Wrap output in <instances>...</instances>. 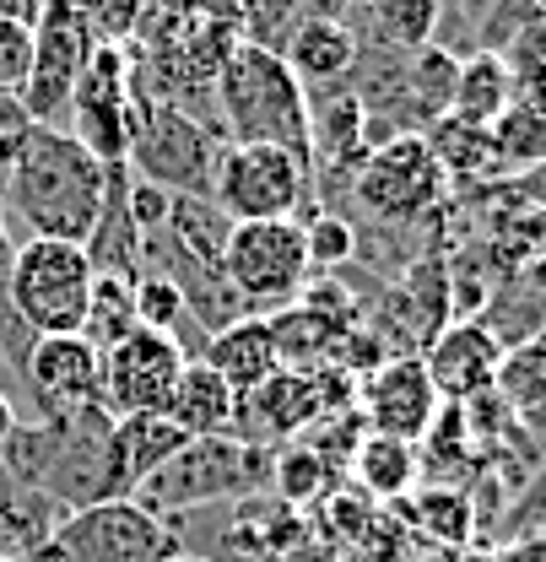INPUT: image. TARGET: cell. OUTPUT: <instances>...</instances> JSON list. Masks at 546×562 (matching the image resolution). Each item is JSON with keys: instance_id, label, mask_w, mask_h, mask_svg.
Listing matches in <instances>:
<instances>
[{"instance_id": "obj_1", "label": "cell", "mask_w": 546, "mask_h": 562, "mask_svg": "<svg viewBox=\"0 0 546 562\" xmlns=\"http://www.w3.org/2000/svg\"><path fill=\"white\" fill-rule=\"evenodd\" d=\"M103 190H109V168L70 131L27 125L0 179V222L22 227L27 238L87 244L103 211Z\"/></svg>"}, {"instance_id": "obj_2", "label": "cell", "mask_w": 546, "mask_h": 562, "mask_svg": "<svg viewBox=\"0 0 546 562\" xmlns=\"http://www.w3.org/2000/svg\"><path fill=\"white\" fill-rule=\"evenodd\" d=\"M216 103H222V140L233 146H281L292 157H309V87L281 66L271 44L244 38L216 66Z\"/></svg>"}, {"instance_id": "obj_3", "label": "cell", "mask_w": 546, "mask_h": 562, "mask_svg": "<svg viewBox=\"0 0 546 562\" xmlns=\"http://www.w3.org/2000/svg\"><path fill=\"white\" fill-rule=\"evenodd\" d=\"M271 454L276 449H255L233 432L190 438L163 471H152L141 482L136 503L157 519H179L205 503H238V497L271 492Z\"/></svg>"}, {"instance_id": "obj_4", "label": "cell", "mask_w": 546, "mask_h": 562, "mask_svg": "<svg viewBox=\"0 0 546 562\" xmlns=\"http://www.w3.org/2000/svg\"><path fill=\"white\" fill-rule=\"evenodd\" d=\"M92 292V260L81 244L22 238L5 271V308L27 336H76Z\"/></svg>"}, {"instance_id": "obj_5", "label": "cell", "mask_w": 546, "mask_h": 562, "mask_svg": "<svg viewBox=\"0 0 546 562\" xmlns=\"http://www.w3.org/2000/svg\"><path fill=\"white\" fill-rule=\"evenodd\" d=\"M222 281L238 292L244 314H281L303 297V286L314 281L309 266V244H303V222H233L227 249H222Z\"/></svg>"}, {"instance_id": "obj_6", "label": "cell", "mask_w": 546, "mask_h": 562, "mask_svg": "<svg viewBox=\"0 0 546 562\" xmlns=\"http://www.w3.org/2000/svg\"><path fill=\"white\" fill-rule=\"evenodd\" d=\"M49 552L60 562H174L190 552V541L174 519L146 514L136 497H109L66 514L49 536Z\"/></svg>"}, {"instance_id": "obj_7", "label": "cell", "mask_w": 546, "mask_h": 562, "mask_svg": "<svg viewBox=\"0 0 546 562\" xmlns=\"http://www.w3.org/2000/svg\"><path fill=\"white\" fill-rule=\"evenodd\" d=\"M227 140L211 136L201 120L179 103H141L136 136L125 151V173L157 184L168 195H211V173Z\"/></svg>"}, {"instance_id": "obj_8", "label": "cell", "mask_w": 546, "mask_h": 562, "mask_svg": "<svg viewBox=\"0 0 546 562\" xmlns=\"http://www.w3.org/2000/svg\"><path fill=\"white\" fill-rule=\"evenodd\" d=\"M309 162L281 146H222L211 173V206L227 222H287L309 201Z\"/></svg>"}, {"instance_id": "obj_9", "label": "cell", "mask_w": 546, "mask_h": 562, "mask_svg": "<svg viewBox=\"0 0 546 562\" xmlns=\"http://www.w3.org/2000/svg\"><path fill=\"white\" fill-rule=\"evenodd\" d=\"M98 49V27L87 22L81 5L70 0H49L44 16L33 22V70H27V87L16 92L27 125H49L60 131V120L70 114V92L81 81V70Z\"/></svg>"}, {"instance_id": "obj_10", "label": "cell", "mask_w": 546, "mask_h": 562, "mask_svg": "<svg viewBox=\"0 0 546 562\" xmlns=\"http://www.w3.org/2000/svg\"><path fill=\"white\" fill-rule=\"evenodd\" d=\"M70 136L81 140L103 168H125V151L136 136L141 98L131 92V55L120 38H98L92 60L70 92Z\"/></svg>"}, {"instance_id": "obj_11", "label": "cell", "mask_w": 546, "mask_h": 562, "mask_svg": "<svg viewBox=\"0 0 546 562\" xmlns=\"http://www.w3.org/2000/svg\"><path fill=\"white\" fill-rule=\"evenodd\" d=\"M352 195L374 222H416L438 206L444 168L433 162L422 136H395L363 151V162L352 168Z\"/></svg>"}, {"instance_id": "obj_12", "label": "cell", "mask_w": 546, "mask_h": 562, "mask_svg": "<svg viewBox=\"0 0 546 562\" xmlns=\"http://www.w3.org/2000/svg\"><path fill=\"white\" fill-rule=\"evenodd\" d=\"M185 347L163 330H146L136 325L131 336H120L114 347L103 351V412L109 417H152L168 406L179 373H185Z\"/></svg>"}, {"instance_id": "obj_13", "label": "cell", "mask_w": 546, "mask_h": 562, "mask_svg": "<svg viewBox=\"0 0 546 562\" xmlns=\"http://www.w3.org/2000/svg\"><path fill=\"white\" fill-rule=\"evenodd\" d=\"M352 406H357V422L368 432H385V438H401V443H422L433 417L444 412L422 357H385L379 368H368Z\"/></svg>"}, {"instance_id": "obj_14", "label": "cell", "mask_w": 546, "mask_h": 562, "mask_svg": "<svg viewBox=\"0 0 546 562\" xmlns=\"http://www.w3.org/2000/svg\"><path fill=\"white\" fill-rule=\"evenodd\" d=\"M503 357L509 351L498 347V336L481 325V319H449L427 351H422V368L438 390L444 406H471L481 395L498 390V373H503Z\"/></svg>"}, {"instance_id": "obj_15", "label": "cell", "mask_w": 546, "mask_h": 562, "mask_svg": "<svg viewBox=\"0 0 546 562\" xmlns=\"http://www.w3.org/2000/svg\"><path fill=\"white\" fill-rule=\"evenodd\" d=\"M22 373L33 384V395L49 406V417H66V412H87V406H103L98 390H103V351L81 336H33L22 351Z\"/></svg>"}, {"instance_id": "obj_16", "label": "cell", "mask_w": 546, "mask_h": 562, "mask_svg": "<svg viewBox=\"0 0 546 562\" xmlns=\"http://www.w3.org/2000/svg\"><path fill=\"white\" fill-rule=\"evenodd\" d=\"M325 417V401H320V384L309 368H276L271 379L249 395H238V417H233V438L255 443V449H271L276 438H303L314 422Z\"/></svg>"}, {"instance_id": "obj_17", "label": "cell", "mask_w": 546, "mask_h": 562, "mask_svg": "<svg viewBox=\"0 0 546 562\" xmlns=\"http://www.w3.org/2000/svg\"><path fill=\"white\" fill-rule=\"evenodd\" d=\"M201 362L233 390V395L260 390L276 368H287V362H281V341H276V325L260 319V314H244V319L211 330L205 347H201Z\"/></svg>"}, {"instance_id": "obj_18", "label": "cell", "mask_w": 546, "mask_h": 562, "mask_svg": "<svg viewBox=\"0 0 546 562\" xmlns=\"http://www.w3.org/2000/svg\"><path fill=\"white\" fill-rule=\"evenodd\" d=\"M185 443L190 438L163 412H152V417H114V427H109V492L114 497H136L141 482L152 471H163Z\"/></svg>"}, {"instance_id": "obj_19", "label": "cell", "mask_w": 546, "mask_h": 562, "mask_svg": "<svg viewBox=\"0 0 546 562\" xmlns=\"http://www.w3.org/2000/svg\"><path fill=\"white\" fill-rule=\"evenodd\" d=\"M227 536H233V552H244V558L292 562L309 547V519H303V508L281 503L271 492H255V497H238L233 503Z\"/></svg>"}, {"instance_id": "obj_20", "label": "cell", "mask_w": 546, "mask_h": 562, "mask_svg": "<svg viewBox=\"0 0 546 562\" xmlns=\"http://www.w3.org/2000/svg\"><path fill=\"white\" fill-rule=\"evenodd\" d=\"M281 66L298 76V87L303 81L331 87V81H342L346 70L357 66V38L346 33L336 16H303L287 33V44H281Z\"/></svg>"}, {"instance_id": "obj_21", "label": "cell", "mask_w": 546, "mask_h": 562, "mask_svg": "<svg viewBox=\"0 0 546 562\" xmlns=\"http://www.w3.org/2000/svg\"><path fill=\"white\" fill-rule=\"evenodd\" d=\"M163 417L174 422L185 438H216L238 417V395L205 368L201 357H190L179 384H174V395H168V406H163Z\"/></svg>"}, {"instance_id": "obj_22", "label": "cell", "mask_w": 546, "mask_h": 562, "mask_svg": "<svg viewBox=\"0 0 546 562\" xmlns=\"http://www.w3.org/2000/svg\"><path fill=\"white\" fill-rule=\"evenodd\" d=\"M514 98H520V92H514V76H509V66H503L498 55L477 49L471 60H460V70H455L449 120L477 125V131H492V125L509 114V103H514Z\"/></svg>"}, {"instance_id": "obj_23", "label": "cell", "mask_w": 546, "mask_h": 562, "mask_svg": "<svg viewBox=\"0 0 546 562\" xmlns=\"http://www.w3.org/2000/svg\"><path fill=\"white\" fill-rule=\"evenodd\" d=\"M346 465H352L357 492H368L379 503H395V497H406L416 487V443L385 438V432H363Z\"/></svg>"}, {"instance_id": "obj_24", "label": "cell", "mask_w": 546, "mask_h": 562, "mask_svg": "<svg viewBox=\"0 0 546 562\" xmlns=\"http://www.w3.org/2000/svg\"><path fill=\"white\" fill-rule=\"evenodd\" d=\"M163 233H168V244H174L185 260H196L205 271H222V249H227L233 222L211 206V195H174Z\"/></svg>"}, {"instance_id": "obj_25", "label": "cell", "mask_w": 546, "mask_h": 562, "mask_svg": "<svg viewBox=\"0 0 546 562\" xmlns=\"http://www.w3.org/2000/svg\"><path fill=\"white\" fill-rule=\"evenodd\" d=\"M136 319V277H109L92 271V292H87V314H81V341H92L98 351H109L120 336H131Z\"/></svg>"}, {"instance_id": "obj_26", "label": "cell", "mask_w": 546, "mask_h": 562, "mask_svg": "<svg viewBox=\"0 0 546 562\" xmlns=\"http://www.w3.org/2000/svg\"><path fill=\"white\" fill-rule=\"evenodd\" d=\"M331 476H336V465L303 438H292L287 449L271 454V497L292 503V508H309L314 497H331Z\"/></svg>"}, {"instance_id": "obj_27", "label": "cell", "mask_w": 546, "mask_h": 562, "mask_svg": "<svg viewBox=\"0 0 546 562\" xmlns=\"http://www.w3.org/2000/svg\"><path fill=\"white\" fill-rule=\"evenodd\" d=\"M422 140H427L433 162L444 168V179H449V173H455V179H477V173L492 168V136L477 131V125L449 120V114L433 125V136H422Z\"/></svg>"}, {"instance_id": "obj_28", "label": "cell", "mask_w": 546, "mask_h": 562, "mask_svg": "<svg viewBox=\"0 0 546 562\" xmlns=\"http://www.w3.org/2000/svg\"><path fill=\"white\" fill-rule=\"evenodd\" d=\"M136 319L146 325V330L174 336L179 347H185V325H196V319H190L185 292H179L168 277H157V271H141V277H136ZM201 336H205V330H201Z\"/></svg>"}, {"instance_id": "obj_29", "label": "cell", "mask_w": 546, "mask_h": 562, "mask_svg": "<svg viewBox=\"0 0 546 562\" xmlns=\"http://www.w3.org/2000/svg\"><path fill=\"white\" fill-rule=\"evenodd\" d=\"M416 525L438 541V547H466L471 530H477V514H471V497L449 487H427L416 497Z\"/></svg>"}, {"instance_id": "obj_30", "label": "cell", "mask_w": 546, "mask_h": 562, "mask_svg": "<svg viewBox=\"0 0 546 562\" xmlns=\"http://www.w3.org/2000/svg\"><path fill=\"white\" fill-rule=\"evenodd\" d=\"M374 22H379V33H385L401 55H416V49L433 44L438 0H374Z\"/></svg>"}, {"instance_id": "obj_31", "label": "cell", "mask_w": 546, "mask_h": 562, "mask_svg": "<svg viewBox=\"0 0 546 562\" xmlns=\"http://www.w3.org/2000/svg\"><path fill=\"white\" fill-rule=\"evenodd\" d=\"M303 244L314 271H342L346 260H357V227L336 211H314V222H303Z\"/></svg>"}, {"instance_id": "obj_32", "label": "cell", "mask_w": 546, "mask_h": 562, "mask_svg": "<svg viewBox=\"0 0 546 562\" xmlns=\"http://www.w3.org/2000/svg\"><path fill=\"white\" fill-rule=\"evenodd\" d=\"M33 70V27L0 16V98H16Z\"/></svg>"}, {"instance_id": "obj_33", "label": "cell", "mask_w": 546, "mask_h": 562, "mask_svg": "<svg viewBox=\"0 0 546 562\" xmlns=\"http://www.w3.org/2000/svg\"><path fill=\"white\" fill-rule=\"evenodd\" d=\"M509 519H514V525H509L514 547H520V541H531V536H542V530H546V471H542V476H536V482H531L525 492H520V497H514Z\"/></svg>"}, {"instance_id": "obj_34", "label": "cell", "mask_w": 546, "mask_h": 562, "mask_svg": "<svg viewBox=\"0 0 546 562\" xmlns=\"http://www.w3.org/2000/svg\"><path fill=\"white\" fill-rule=\"evenodd\" d=\"M44 5H49V0H0V16H5V22H22V27H33V22L44 16Z\"/></svg>"}, {"instance_id": "obj_35", "label": "cell", "mask_w": 546, "mask_h": 562, "mask_svg": "<svg viewBox=\"0 0 546 562\" xmlns=\"http://www.w3.org/2000/svg\"><path fill=\"white\" fill-rule=\"evenodd\" d=\"M514 562H546V530L531 536V541H520V547H514Z\"/></svg>"}, {"instance_id": "obj_36", "label": "cell", "mask_w": 546, "mask_h": 562, "mask_svg": "<svg viewBox=\"0 0 546 562\" xmlns=\"http://www.w3.org/2000/svg\"><path fill=\"white\" fill-rule=\"evenodd\" d=\"M16 427H22V417H16V406H11V401L0 395V449L11 443V432H16Z\"/></svg>"}, {"instance_id": "obj_37", "label": "cell", "mask_w": 546, "mask_h": 562, "mask_svg": "<svg viewBox=\"0 0 546 562\" xmlns=\"http://www.w3.org/2000/svg\"><path fill=\"white\" fill-rule=\"evenodd\" d=\"M531 103H536V109H542V120H546V92H542V98H531Z\"/></svg>"}, {"instance_id": "obj_38", "label": "cell", "mask_w": 546, "mask_h": 562, "mask_svg": "<svg viewBox=\"0 0 546 562\" xmlns=\"http://www.w3.org/2000/svg\"><path fill=\"white\" fill-rule=\"evenodd\" d=\"M536 16H542V27H546V0H536Z\"/></svg>"}, {"instance_id": "obj_39", "label": "cell", "mask_w": 546, "mask_h": 562, "mask_svg": "<svg viewBox=\"0 0 546 562\" xmlns=\"http://www.w3.org/2000/svg\"><path fill=\"white\" fill-rule=\"evenodd\" d=\"M0 562H16V558H5V552H0Z\"/></svg>"}]
</instances>
